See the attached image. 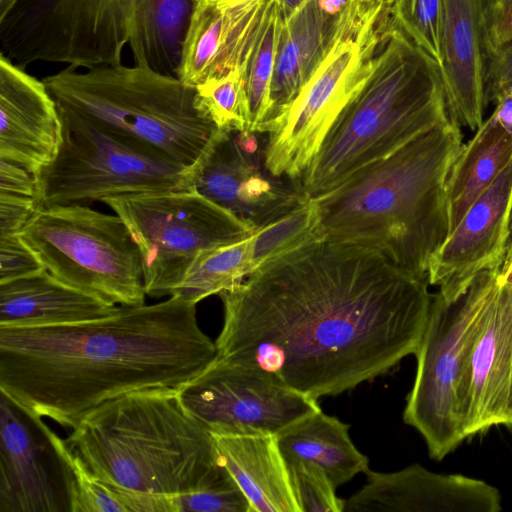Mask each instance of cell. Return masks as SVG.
Listing matches in <instances>:
<instances>
[{"label": "cell", "mask_w": 512, "mask_h": 512, "mask_svg": "<svg viewBox=\"0 0 512 512\" xmlns=\"http://www.w3.org/2000/svg\"><path fill=\"white\" fill-rule=\"evenodd\" d=\"M43 269L19 234L0 235V283L27 277Z\"/></svg>", "instance_id": "836d02e7"}, {"label": "cell", "mask_w": 512, "mask_h": 512, "mask_svg": "<svg viewBox=\"0 0 512 512\" xmlns=\"http://www.w3.org/2000/svg\"><path fill=\"white\" fill-rule=\"evenodd\" d=\"M510 88H512V40L494 51L488 59L484 85L486 107Z\"/></svg>", "instance_id": "e575fe53"}, {"label": "cell", "mask_w": 512, "mask_h": 512, "mask_svg": "<svg viewBox=\"0 0 512 512\" xmlns=\"http://www.w3.org/2000/svg\"><path fill=\"white\" fill-rule=\"evenodd\" d=\"M501 0H485V4H488V3H496V2H499Z\"/></svg>", "instance_id": "ee69618b"}, {"label": "cell", "mask_w": 512, "mask_h": 512, "mask_svg": "<svg viewBox=\"0 0 512 512\" xmlns=\"http://www.w3.org/2000/svg\"><path fill=\"white\" fill-rule=\"evenodd\" d=\"M18 234L60 281L118 306L145 304L139 249L116 213L81 204L40 207Z\"/></svg>", "instance_id": "9c48e42d"}, {"label": "cell", "mask_w": 512, "mask_h": 512, "mask_svg": "<svg viewBox=\"0 0 512 512\" xmlns=\"http://www.w3.org/2000/svg\"><path fill=\"white\" fill-rule=\"evenodd\" d=\"M498 282L512 290V251L505 256L499 270Z\"/></svg>", "instance_id": "ab89813d"}, {"label": "cell", "mask_w": 512, "mask_h": 512, "mask_svg": "<svg viewBox=\"0 0 512 512\" xmlns=\"http://www.w3.org/2000/svg\"><path fill=\"white\" fill-rule=\"evenodd\" d=\"M323 240L317 202L308 197L287 214L254 232L252 252L256 270L291 251Z\"/></svg>", "instance_id": "f1b7e54d"}, {"label": "cell", "mask_w": 512, "mask_h": 512, "mask_svg": "<svg viewBox=\"0 0 512 512\" xmlns=\"http://www.w3.org/2000/svg\"><path fill=\"white\" fill-rule=\"evenodd\" d=\"M285 461H307L320 466L334 486L369 469L368 458L353 444L349 425L319 410L277 435Z\"/></svg>", "instance_id": "484cf974"}, {"label": "cell", "mask_w": 512, "mask_h": 512, "mask_svg": "<svg viewBox=\"0 0 512 512\" xmlns=\"http://www.w3.org/2000/svg\"><path fill=\"white\" fill-rule=\"evenodd\" d=\"M196 0H21L0 21L1 54L90 69L121 64L129 46L136 65L177 76Z\"/></svg>", "instance_id": "5b68a950"}, {"label": "cell", "mask_w": 512, "mask_h": 512, "mask_svg": "<svg viewBox=\"0 0 512 512\" xmlns=\"http://www.w3.org/2000/svg\"><path fill=\"white\" fill-rule=\"evenodd\" d=\"M286 464L301 512H344L345 500L337 497V488L320 466L307 461Z\"/></svg>", "instance_id": "1f68e13d"}, {"label": "cell", "mask_w": 512, "mask_h": 512, "mask_svg": "<svg viewBox=\"0 0 512 512\" xmlns=\"http://www.w3.org/2000/svg\"><path fill=\"white\" fill-rule=\"evenodd\" d=\"M0 192L36 199V175L19 164L0 158Z\"/></svg>", "instance_id": "74e56055"}, {"label": "cell", "mask_w": 512, "mask_h": 512, "mask_svg": "<svg viewBox=\"0 0 512 512\" xmlns=\"http://www.w3.org/2000/svg\"><path fill=\"white\" fill-rule=\"evenodd\" d=\"M63 137L58 105L44 81L0 54V158L37 175Z\"/></svg>", "instance_id": "d6986e66"}, {"label": "cell", "mask_w": 512, "mask_h": 512, "mask_svg": "<svg viewBox=\"0 0 512 512\" xmlns=\"http://www.w3.org/2000/svg\"><path fill=\"white\" fill-rule=\"evenodd\" d=\"M392 24L440 67L443 0H384Z\"/></svg>", "instance_id": "4dcf8cb0"}, {"label": "cell", "mask_w": 512, "mask_h": 512, "mask_svg": "<svg viewBox=\"0 0 512 512\" xmlns=\"http://www.w3.org/2000/svg\"><path fill=\"white\" fill-rule=\"evenodd\" d=\"M198 107L220 131L251 130V113L244 69L212 77L195 87Z\"/></svg>", "instance_id": "f546056e"}, {"label": "cell", "mask_w": 512, "mask_h": 512, "mask_svg": "<svg viewBox=\"0 0 512 512\" xmlns=\"http://www.w3.org/2000/svg\"><path fill=\"white\" fill-rule=\"evenodd\" d=\"M485 0H443L441 74L450 118L475 131L483 122L488 48Z\"/></svg>", "instance_id": "44dd1931"}, {"label": "cell", "mask_w": 512, "mask_h": 512, "mask_svg": "<svg viewBox=\"0 0 512 512\" xmlns=\"http://www.w3.org/2000/svg\"><path fill=\"white\" fill-rule=\"evenodd\" d=\"M511 237H512V213H511V220H510V238Z\"/></svg>", "instance_id": "f6af8a7d"}, {"label": "cell", "mask_w": 512, "mask_h": 512, "mask_svg": "<svg viewBox=\"0 0 512 512\" xmlns=\"http://www.w3.org/2000/svg\"><path fill=\"white\" fill-rule=\"evenodd\" d=\"M366 484L345 500L344 512H498L501 495L485 481L440 474L419 464L396 472L368 469Z\"/></svg>", "instance_id": "ac0fdd59"}, {"label": "cell", "mask_w": 512, "mask_h": 512, "mask_svg": "<svg viewBox=\"0 0 512 512\" xmlns=\"http://www.w3.org/2000/svg\"><path fill=\"white\" fill-rule=\"evenodd\" d=\"M215 356L196 304L170 296L119 306L90 321L0 327V391L33 414L74 429L98 406L126 393L180 388Z\"/></svg>", "instance_id": "7a4b0ae2"}, {"label": "cell", "mask_w": 512, "mask_h": 512, "mask_svg": "<svg viewBox=\"0 0 512 512\" xmlns=\"http://www.w3.org/2000/svg\"><path fill=\"white\" fill-rule=\"evenodd\" d=\"M66 441L0 391V512H72Z\"/></svg>", "instance_id": "5bb4252c"}, {"label": "cell", "mask_w": 512, "mask_h": 512, "mask_svg": "<svg viewBox=\"0 0 512 512\" xmlns=\"http://www.w3.org/2000/svg\"><path fill=\"white\" fill-rule=\"evenodd\" d=\"M341 14L322 0H307L283 19L269 108L258 133H268L308 82L329 49Z\"/></svg>", "instance_id": "7402d4cb"}, {"label": "cell", "mask_w": 512, "mask_h": 512, "mask_svg": "<svg viewBox=\"0 0 512 512\" xmlns=\"http://www.w3.org/2000/svg\"><path fill=\"white\" fill-rule=\"evenodd\" d=\"M462 144L460 126L449 118L314 197L324 241L374 249L428 278L430 259L449 233L446 182Z\"/></svg>", "instance_id": "3957f363"}, {"label": "cell", "mask_w": 512, "mask_h": 512, "mask_svg": "<svg viewBox=\"0 0 512 512\" xmlns=\"http://www.w3.org/2000/svg\"><path fill=\"white\" fill-rule=\"evenodd\" d=\"M475 131L474 136L462 144L448 174L449 232L512 160V134L502 128L492 114Z\"/></svg>", "instance_id": "d4e9b609"}, {"label": "cell", "mask_w": 512, "mask_h": 512, "mask_svg": "<svg viewBox=\"0 0 512 512\" xmlns=\"http://www.w3.org/2000/svg\"><path fill=\"white\" fill-rule=\"evenodd\" d=\"M384 0H349L324 58L264 144L267 169L299 180L346 106L372 75L389 26Z\"/></svg>", "instance_id": "ba28073f"}, {"label": "cell", "mask_w": 512, "mask_h": 512, "mask_svg": "<svg viewBox=\"0 0 512 512\" xmlns=\"http://www.w3.org/2000/svg\"><path fill=\"white\" fill-rule=\"evenodd\" d=\"M21 0H0V21L9 15Z\"/></svg>", "instance_id": "b9f144b4"}, {"label": "cell", "mask_w": 512, "mask_h": 512, "mask_svg": "<svg viewBox=\"0 0 512 512\" xmlns=\"http://www.w3.org/2000/svg\"><path fill=\"white\" fill-rule=\"evenodd\" d=\"M494 103L493 117L502 128L512 134V94L505 92Z\"/></svg>", "instance_id": "f35d334b"}, {"label": "cell", "mask_w": 512, "mask_h": 512, "mask_svg": "<svg viewBox=\"0 0 512 512\" xmlns=\"http://www.w3.org/2000/svg\"><path fill=\"white\" fill-rule=\"evenodd\" d=\"M221 464L247 498L251 512H301L277 435H213Z\"/></svg>", "instance_id": "603a6c76"}, {"label": "cell", "mask_w": 512, "mask_h": 512, "mask_svg": "<svg viewBox=\"0 0 512 512\" xmlns=\"http://www.w3.org/2000/svg\"><path fill=\"white\" fill-rule=\"evenodd\" d=\"M465 437L512 426V290L498 282L458 394Z\"/></svg>", "instance_id": "e0dca14e"}, {"label": "cell", "mask_w": 512, "mask_h": 512, "mask_svg": "<svg viewBox=\"0 0 512 512\" xmlns=\"http://www.w3.org/2000/svg\"><path fill=\"white\" fill-rule=\"evenodd\" d=\"M283 178L267 169L264 151L248 153L235 132L219 130L193 166L192 189L255 232L308 198L299 180Z\"/></svg>", "instance_id": "9a60e30c"}, {"label": "cell", "mask_w": 512, "mask_h": 512, "mask_svg": "<svg viewBox=\"0 0 512 512\" xmlns=\"http://www.w3.org/2000/svg\"><path fill=\"white\" fill-rule=\"evenodd\" d=\"M37 209L34 197L0 192V235L18 234Z\"/></svg>", "instance_id": "8d00e7d4"}, {"label": "cell", "mask_w": 512, "mask_h": 512, "mask_svg": "<svg viewBox=\"0 0 512 512\" xmlns=\"http://www.w3.org/2000/svg\"><path fill=\"white\" fill-rule=\"evenodd\" d=\"M484 14L490 57L494 51L512 40V0L485 4Z\"/></svg>", "instance_id": "d590c367"}, {"label": "cell", "mask_w": 512, "mask_h": 512, "mask_svg": "<svg viewBox=\"0 0 512 512\" xmlns=\"http://www.w3.org/2000/svg\"><path fill=\"white\" fill-rule=\"evenodd\" d=\"M111 488L177 498L220 478L213 435L183 407L178 389L151 388L111 399L65 440Z\"/></svg>", "instance_id": "277c9868"}, {"label": "cell", "mask_w": 512, "mask_h": 512, "mask_svg": "<svg viewBox=\"0 0 512 512\" xmlns=\"http://www.w3.org/2000/svg\"><path fill=\"white\" fill-rule=\"evenodd\" d=\"M43 81L59 107L186 167L219 131L198 107L195 87L149 67H67Z\"/></svg>", "instance_id": "52a82bcc"}, {"label": "cell", "mask_w": 512, "mask_h": 512, "mask_svg": "<svg viewBox=\"0 0 512 512\" xmlns=\"http://www.w3.org/2000/svg\"><path fill=\"white\" fill-rule=\"evenodd\" d=\"M429 285L374 249L308 244L219 294L215 359L315 400L339 395L416 353L433 301Z\"/></svg>", "instance_id": "6da1fadb"}, {"label": "cell", "mask_w": 512, "mask_h": 512, "mask_svg": "<svg viewBox=\"0 0 512 512\" xmlns=\"http://www.w3.org/2000/svg\"><path fill=\"white\" fill-rule=\"evenodd\" d=\"M103 202L122 218L136 243L146 295L153 298L171 296L202 251L254 234L246 223L194 189Z\"/></svg>", "instance_id": "7c38bea8"}, {"label": "cell", "mask_w": 512, "mask_h": 512, "mask_svg": "<svg viewBox=\"0 0 512 512\" xmlns=\"http://www.w3.org/2000/svg\"><path fill=\"white\" fill-rule=\"evenodd\" d=\"M512 251V237L510 238L509 242H508V247H507V252H506V255L508 253H510Z\"/></svg>", "instance_id": "7bdbcfd3"}, {"label": "cell", "mask_w": 512, "mask_h": 512, "mask_svg": "<svg viewBox=\"0 0 512 512\" xmlns=\"http://www.w3.org/2000/svg\"><path fill=\"white\" fill-rule=\"evenodd\" d=\"M507 92L511 93L512 94V88H510Z\"/></svg>", "instance_id": "bcb514c9"}, {"label": "cell", "mask_w": 512, "mask_h": 512, "mask_svg": "<svg viewBox=\"0 0 512 512\" xmlns=\"http://www.w3.org/2000/svg\"><path fill=\"white\" fill-rule=\"evenodd\" d=\"M283 19L278 0H267L257 35L243 63L252 121L251 131H258L268 112Z\"/></svg>", "instance_id": "83f0119b"}, {"label": "cell", "mask_w": 512, "mask_h": 512, "mask_svg": "<svg viewBox=\"0 0 512 512\" xmlns=\"http://www.w3.org/2000/svg\"><path fill=\"white\" fill-rule=\"evenodd\" d=\"M58 108L62 143L53 161L36 175L38 208L192 189L193 167Z\"/></svg>", "instance_id": "8fae6325"}, {"label": "cell", "mask_w": 512, "mask_h": 512, "mask_svg": "<svg viewBox=\"0 0 512 512\" xmlns=\"http://www.w3.org/2000/svg\"><path fill=\"white\" fill-rule=\"evenodd\" d=\"M499 270L478 274L453 301L438 292L433 294L426 330L415 353L414 383L403 412L404 422L421 434L433 459L442 460L466 439L458 394Z\"/></svg>", "instance_id": "30bf717a"}, {"label": "cell", "mask_w": 512, "mask_h": 512, "mask_svg": "<svg viewBox=\"0 0 512 512\" xmlns=\"http://www.w3.org/2000/svg\"><path fill=\"white\" fill-rule=\"evenodd\" d=\"M119 306L76 289L46 269L0 283V327H40L108 317Z\"/></svg>", "instance_id": "cb8c5ba5"}, {"label": "cell", "mask_w": 512, "mask_h": 512, "mask_svg": "<svg viewBox=\"0 0 512 512\" xmlns=\"http://www.w3.org/2000/svg\"><path fill=\"white\" fill-rule=\"evenodd\" d=\"M512 160L472 203L432 255L428 280L453 301L467 291L475 277L500 269L510 239Z\"/></svg>", "instance_id": "2e32d148"}, {"label": "cell", "mask_w": 512, "mask_h": 512, "mask_svg": "<svg viewBox=\"0 0 512 512\" xmlns=\"http://www.w3.org/2000/svg\"><path fill=\"white\" fill-rule=\"evenodd\" d=\"M186 411L212 435H278L321 410L318 400L266 374L214 360L178 388Z\"/></svg>", "instance_id": "4fadbf2b"}, {"label": "cell", "mask_w": 512, "mask_h": 512, "mask_svg": "<svg viewBox=\"0 0 512 512\" xmlns=\"http://www.w3.org/2000/svg\"><path fill=\"white\" fill-rule=\"evenodd\" d=\"M267 0H196L185 33L177 77L196 87L242 67Z\"/></svg>", "instance_id": "ffe728a7"}, {"label": "cell", "mask_w": 512, "mask_h": 512, "mask_svg": "<svg viewBox=\"0 0 512 512\" xmlns=\"http://www.w3.org/2000/svg\"><path fill=\"white\" fill-rule=\"evenodd\" d=\"M306 1L307 0H278L283 18L285 19L292 15Z\"/></svg>", "instance_id": "60d3db41"}, {"label": "cell", "mask_w": 512, "mask_h": 512, "mask_svg": "<svg viewBox=\"0 0 512 512\" xmlns=\"http://www.w3.org/2000/svg\"><path fill=\"white\" fill-rule=\"evenodd\" d=\"M256 270L252 236L199 253L171 296L197 304L239 286Z\"/></svg>", "instance_id": "4316f807"}, {"label": "cell", "mask_w": 512, "mask_h": 512, "mask_svg": "<svg viewBox=\"0 0 512 512\" xmlns=\"http://www.w3.org/2000/svg\"><path fill=\"white\" fill-rule=\"evenodd\" d=\"M177 512H251L249 502L226 471L207 486L177 497Z\"/></svg>", "instance_id": "d6a6232c"}, {"label": "cell", "mask_w": 512, "mask_h": 512, "mask_svg": "<svg viewBox=\"0 0 512 512\" xmlns=\"http://www.w3.org/2000/svg\"><path fill=\"white\" fill-rule=\"evenodd\" d=\"M450 118L439 65L391 20L369 80L346 106L299 179L328 193Z\"/></svg>", "instance_id": "8992f818"}]
</instances>
